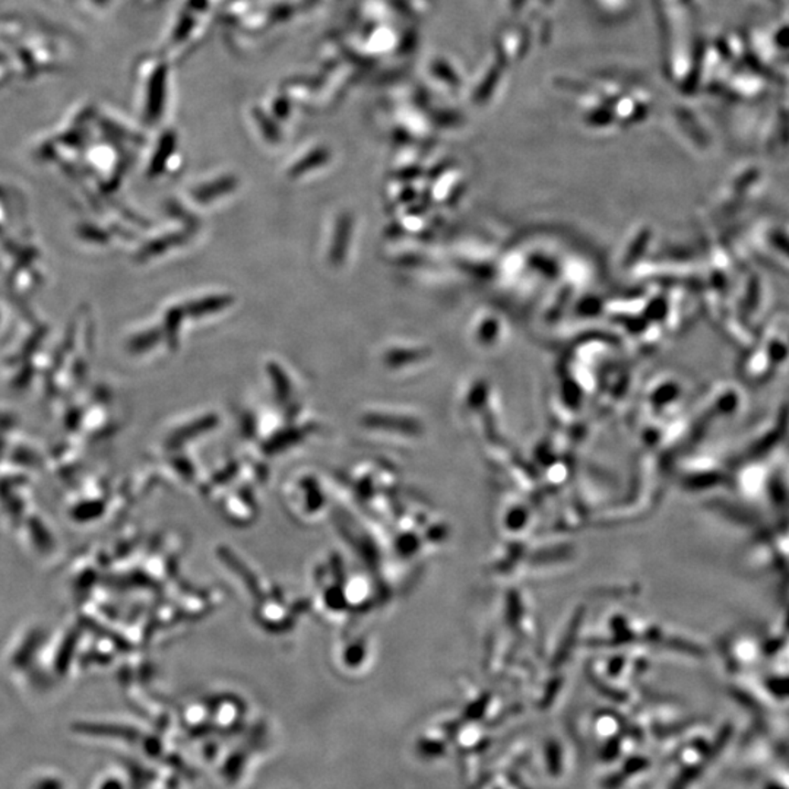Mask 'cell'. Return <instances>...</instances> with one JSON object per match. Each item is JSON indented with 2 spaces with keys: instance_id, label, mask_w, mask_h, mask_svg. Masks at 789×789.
I'll use <instances>...</instances> for the list:
<instances>
[{
  "instance_id": "obj_4",
  "label": "cell",
  "mask_w": 789,
  "mask_h": 789,
  "mask_svg": "<svg viewBox=\"0 0 789 789\" xmlns=\"http://www.w3.org/2000/svg\"><path fill=\"white\" fill-rule=\"evenodd\" d=\"M185 315V309L182 307H173V309L168 310L167 316H165V335H167L168 347L171 349L177 348L178 331H180V325H182Z\"/></svg>"
},
{
  "instance_id": "obj_1",
  "label": "cell",
  "mask_w": 789,
  "mask_h": 789,
  "mask_svg": "<svg viewBox=\"0 0 789 789\" xmlns=\"http://www.w3.org/2000/svg\"><path fill=\"white\" fill-rule=\"evenodd\" d=\"M353 215H349L348 212L339 215L336 227H335L334 239H332L331 251H329V261H331L332 265L339 266L346 261L349 239L353 234Z\"/></svg>"
},
{
  "instance_id": "obj_2",
  "label": "cell",
  "mask_w": 789,
  "mask_h": 789,
  "mask_svg": "<svg viewBox=\"0 0 789 789\" xmlns=\"http://www.w3.org/2000/svg\"><path fill=\"white\" fill-rule=\"evenodd\" d=\"M231 304H233V297H231V295H208V297H204V299L190 302L189 304L185 307V312L189 315L190 317H202L205 316V315L221 312V310L227 309V307L231 306Z\"/></svg>"
},
{
  "instance_id": "obj_8",
  "label": "cell",
  "mask_w": 789,
  "mask_h": 789,
  "mask_svg": "<svg viewBox=\"0 0 789 789\" xmlns=\"http://www.w3.org/2000/svg\"><path fill=\"white\" fill-rule=\"evenodd\" d=\"M187 237H189V234L186 236V234L183 233L164 237V239L158 240L157 243L154 244V246H151L150 253L151 255H154V253H160V251H167L168 248H173V246H178V244H182Z\"/></svg>"
},
{
  "instance_id": "obj_7",
  "label": "cell",
  "mask_w": 789,
  "mask_h": 789,
  "mask_svg": "<svg viewBox=\"0 0 789 789\" xmlns=\"http://www.w3.org/2000/svg\"><path fill=\"white\" fill-rule=\"evenodd\" d=\"M417 357H420V354L414 353V351H390L385 356V363L389 368H400L402 364H407L408 361H412Z\"/></svg>"
},
{
  "instance_id": "obj_5",
  "label": "cell",
  "mask_w": 789,
  "mask_h": 789,
  "mask_svg": "<svg viewBox=\"0 0 789 789\" xmlns=\"http://www.w3.org/2000/svg\"><path fill=\"white\" fill-rule=\"evenodd\" d=\"M266 370H268L270 378L272 379L273 386H275V390H277L280 400H287L288 395H290V380H288L284 368H281L280 364L275 363V361H271L266 366Z\"/></svg>"
},
{
  "instance_id": "obj_3",
  "label": "cell",
  "mask_w": 789,
  "mask_h": 789,
  "mask_svg": "<svg viewBox=\"0 0 789 789\" xmlns=\"http://www.w3.org/2000/svg\"><path fill=\"white\" fill-rule=\"evenodd\" d=\"M237 187L236 177H221L217 178L215 182L208 183V185L200 186L197 189L193 190V197L200 204H208L217 197L233 192Z\"/></svg>"
},
{
  "instance_id": "obj_6",
  "label": "cell",
  "mask_w": 789,
  "mask_h": 789,
  "mask_svg": "<svg viewBox=\"0 0 789 789\" xmlns=\"http://www.w3.org/2000/svg\"><path fill=\"white\" fill-rule=\"evenodd\" d=\"M326 158L327 155L325 153L312 154L309 157L300 161L294 168H292V171H290V177H300V176L304 175L306 171H310L312 168L320 165V164H324L325 161H326Z\"/></svg>"
}]
</instances>
